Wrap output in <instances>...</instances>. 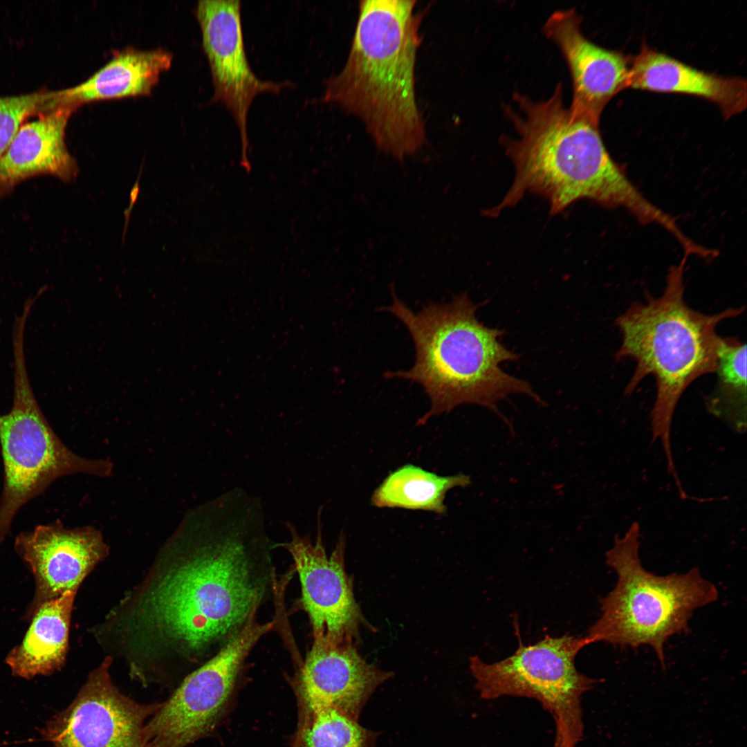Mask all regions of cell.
<instances>
[{"mask_svg": "<svg viewBox=\"0 0 747 747\" xmlns=\"http://www.w3.org/2000/svg\"><path fill=\"white\" fill-rule=\"evenodd\" d=\"M264 526L259 499L239 488L190 513L177 562L142 597L146 625L192 660L217 653L271 591L275 546Z\"/></svg>", "mask_w": 747, "mask_h": 747, "instance_id": "obj_1", "label": "cell"}, {"mask_svg": "<svg viewBox=\"0 0 747 747\" xmlns=\"http://www.w3.org/2000/svg\"><path fill=\"white\" fill-rule=\"evenodd\" d=\"M515 100L519 111L509 112L518 137L502 138L515 179L487 216H497L533 193L548 200L553 216L586 199L606 208L625 209L642 224L667 231L674 228L673 216L647 199L611 158L599 121L564 106L561 83L546 100L536 102L521 94H515Z\"/></svg>", "mask_w": 747, "mask_h": 747, "instance_id": "obj_2", "label": "cell"}, {"mask_svg": "<svg viewBox=\"0 0 747 747\" xmlns=\"http://www.w3.org/2000/svg\"><path fill=\"white\" fill-rule=\"evenodd\" d=\"M414 0L360 1L342 69L328 78L322 101L360 118L377 149L400 162L427 143L416 93L423 14Z\"/></svg>", "mask_w": 747, "mask_h": 747, "instance_id": "obj_3", "label": "cell"}, {"mask_svg": "<svg viewBox=\"0 0 747 747\" xmlns=\"http://www.w3.org/2000/svg\"><path fill=\"white\" fill-rule=\"evenodd\" d=\"M391 293V305L381 309L407 329L415 360L409 369L387 371L384 376L409 380L423 388L430 408L418 424L466 404L484 407L502 417L498 403L517 394L541 402L528 382L500 367L519 356L501 344L502 331L479 321L478 306L467 293L454 295L448 303L430 304L418 312L398 298L393 286Z\"/></svg>", "mask_w": 747, "mask_h": 747, "instance_id": "obj_4", "label": "cell"}, {"mask_svg": "<svg viewBox=\"0 0 747 747\" xmlns=\"http://www.w3.org/2000/svg\"><path fill=\"white\" fill-rule=\"evenodd\" d=\"M688 257L670 267L663 293L635 302L616 320L622 343L616 359L630 358L636 369L625 394H631L646 376L653 375L656 397L651 411L653 444L659 439L668 472L676 475L670 441L678 401L699 377L717 369L721 338L716 331L723 320L738 316L744 307L706 315L690 308L684 299V270Z\"/></svg>", "mask_w": 747, "mask_h": 747, "instance_id": "obj_5", "label": "cell"}, {"mask_svg": "<svg viewBox=\"0 0 747 747\" xmlns=\"http://www.w3.org/2000/svg\"><path fill=\"white\" fill-rule=\"evenodd\" d=\"M640 531L634 522L622 537L614 536L605 555L607 564L617 574V583L599 600L601 616L586 636L592 643L602 641L620 647L649 645L665 670V643L687 631L693 612L715 602L719 591L697 567L664 576L644 569L639 557Z\"/></svg>", "mask_w": 747, "mask_h": 747, "instance_id": "obj_6", "label": "cell"}, {"mask_svg": "<svg viewBox=\"0 0 747 747\" xmlns=\"http://www.w3.org/2000/svg\"><path fill=\"white\" fill-rule=\"evenodd\" d=\"M26 326H12L13 398L0 414V445L4 482L0 499V544L20 508L56 479L83 473L110 476L109 460L81 457L67 448L43 414L33 389L26 360Z\"/></svg>", "mask_w": 747, "mask_h": 747, "instance_id": "obj_7", "label": "cell"}, {"mask_svg": "<svg viewBox=\"0 0 747 747\" xmlns=\"http://www.w3.org/2000/svg\"><path fill=\"white\" fill-rule=\"evenodd\" d=\"M591 643L587 636L572 635H546L528 645L519 640L512 655L493 663L471 656L470 670L482 699L511 696L537 700L554 719L553 747H575L584 732L581 697L603 681L580 673L575 665L578 652Z\"/></svg>", "mask_w": 747, "mask_h": 747, "instance_id": "obj_8", "label": "cell"}, {"mask_svg": "<svg viewBox=\"0 0 747 747\" xmlns=\"http://www.w3.org/2000/svg\"><path fill=\"white\" fill-rule=\"evenodd\" d=\"M253 612L240 631L181 684L149 719L147 747H186L215 727L250 652L277 620L261 623Z\"/></svg>", "mask_w": 747, "mask_h": 747, "instance_id": "obj_9", "label": "cell"}, {"mask_svg": "<svg viewBox=\"0 0 747 747\" xmlns=\"http://www.w3.org/2000/svg\"><path fill=\"white\" fill-rule=\"evenodd\" d=\"M322 510L317 515V533L313 544L300 535L295 526L286 523L290 534L288 542L277 544L291 555L301 586V604L312 628L313 647H338L361 643V631H376L367 620L353 589V581L346 571V537L343 533L331 554L326 555L322 540Z\"/></svg>", "mask_w": 747, "mask_h": 747, "instance_id": "obj_10", "label": "cell"}, {"mask_svg": "<svg viewBox=\"0 0 747 747\" xmlns=\"http://www.w3.org/2000/svg\"><path fill=\"white\" fill-rule=\"evenodd\" d=\"M111 658L89 675L72 703L40 732L48 747H147L145 727L161 703H140L113 683Z\"/></svg>", "mask_w": 747, "mask_h": 747, "instance_id": "obj_11", "label": "cell"}, {"mask_svg": "<svg viewBox=\"0 0 747 747\" xmlns=\"http://www.w3.org/2000/svg\"><path fill=\"white\" fill-rule=\"evenodd\" d=\"M240 0H201L195 15L214 88L212 102L223 103L239 130L241 163L247 170L249 140L248 116L255 97L263 92L279 93L293 82L259 79L249 64L244 44Z\"/></svg>", "mask_w": 747, "mask_h": 747, "instance_id": "obj_12", "label": "cell"}, {"mask_svg": "<svg viewBox=\"0 0 747 747\" xmlns=\"http://www.w3.org/2000/svg\"><path fill=\"white\" fill-rule=\"evenodd\" d=\"M15 549L35 580L24 618L30 620L46 602L77 591L84 579L108 554L101 533L92 526L66 528L59 521L19 533Z\"/></svg>", "mask_w": 747, "mask_h": 747, "instance_id": "obj_13", "label": "cell"}, {"mask_svg": "<svg viewBox=\"0 0 747 747\" xmlns=\"http://www.w3.org/2000/svg\"><path fill=\"white\" fill-rule=\"evenodd\" d=\"M574 8L553 12L544 33L560 49L569 69L573 99L570 110L597 121L609 101L627 89L630 58L594 44L582 33Z\"/></svg>", "mask_w": 747, "mask_h": 747, "instance_id": "obj_14", "label": "cell"}, {"mask_svg": "<svg viewBox=\"0 0 747 747\" xmlns=\"http://www.w3.org/2000/svg\"><path fill=\"white\" fill-rule=\"evenodd\" d=\"M393 676L369 663L358 647H313L294 679L297 697L358 720L374 692Z\"/></svg>", "mask_w": 747, "mask_h": 747, "instance_id": "obj_15", "label": "cell"}, {"mask_svg": "<svg viewBox=\"0 0 747 747\" xmlns=\"http://www.w3.org/2000/svg\"><path fill=\"white\" fill-rule=\"evenodd\" d=\"M77 109L54 104L24 122L0 158V199L21 183L52 176L68 183L79 172L66 144L68 121Z\"/></svg>", "mask_w": 747, "mask_h": 747, "instance_id": "obj_16", "label": "cell"}, {"mask_svg": "<svg viewBox=\"0 0 747 747\" xmlns=\"http://www.w3.org/2000/svg\"><path fill=\"white\" fill-rule=\"evenodd\" d=\"M627 88L702 98L717 105L726 119L746 107L745 79L698 70L645 44L630 59Z\"/></svg>", "mask_w": 747, "mask_h": 747, "instance_id": "obj_17", "label": "cell"}, {"mask_svg": "<svg viewBox=\"0 0 747 747\" xmlns=\"http://www.w3.org/2000/svg\"><path fill=\"white\" fill-rule=\"evenodd\" d=\"M172 62V53L165 49L128 47L117 51L87 80L57 90L56 100L77 109L93 101L149 95Z\"/></svg>", "mask_w": 747, "mask_h": 747, "instance_id": "obj_18", "label": "cell"}, {"mask_svg": "<svg viewBox=\"0 0 747 747\" xmlns=\"http://www.w3.org/2000/svg\"><path fill=\"white\" fill-rule=\"evenodd\" d=\"M76 591L42 605L30 618L22 641L6 656L12 675L26 679L50 675L64 665Z\"/></svg>", "mask_w": 747, "mask_h": 747, "instance_id": "obj_19", "label": "cell"}, {"mask_svg": "<svg viewBox=\"0 0 747 747\" xmlns=\"http://www.w3.org/2000/svg\"><path fill=\"white\" fill-rule=\"evenodd\" d=\"M471 483L463 474L441 476L407 464L388 475L374 491L371 503L378 508H400L443 515L446 493Z\"/></svg>", "mask_w": 747, "mask_h": 747, "instance_id": "obj_20", "label": "cell"}, {"mask_svg": "<svg viewBox=\"0 0 747 747\" xmlns=\"http://www.w3.org/2000/svg\"><path fill=\"white\" fill-rule=\"evenodd\" d=\"M717 382L706 398L709 413L725 421L736 432L746 426V344L737 338H721Z\"/></svg>", "mask_w": 747, "mask_h": 747, "instance_id": "obj_21", "label": "cell"}, {"mask_svg": "<svg viewBox=\"0 0 747 747\" xmlns=\"http://www.w3.org/2000/svg\"><path fill=\"white\" fill-rule=\"evenodd\" d=\"M299 721L292 747H375L376 734L330 706L297 698Z\"/></svg>", "mask_w": 747, "mask_h": 747, "instance_id": "obj_22", "label": "cell"}, {"mask_svg": "<svg viewBox=\"0 0 747 747\" xmlns=\"http://www.w3.org/2000/svg\"><path fill=\"white\" fill-rule=\"evenodd\" d=\"M55 91L41 89L19 95L0 96V158L21 125L53 104Z\"/></svg>", "mask_w": 747, "mask_h": 747, "instance_id": "obj_23", "label": "cell"}, {"mask_svg": "<svg viewBox=\"0 0 747 747\" xmlns=\"http://www.w3.org/2000/svg\"><path fill=\"white\" fill-rule=\"evenodd\" d=\"M1 320H0V330H1Z\"/></svg>", "mask_w": 747, "mask_h": 747, "instance_id": "obj_24", "label": "cell"}]
</instances>
